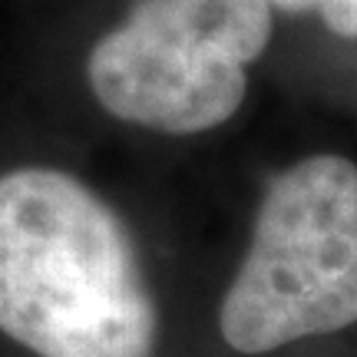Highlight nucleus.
Returning a JSON list of instances; mask_svg holds the SVG:
<instances>
[{"label": "nucleus", "instance_id": "nucleus-3", "mask_svg": "<svg viewBox=\"0 0 357 357\" xmlns=\"http://www.w3.org/2000/svg\"><path fill=\"white\" fill-rule=\"evenodd\" d=\"M268 40V0H139L93 47L86 79L116 119L192 136L235 116Z\"/></svg>", "mask_w": 357, "mask_h": 357}, {"label": "nucleus", "instance_id": "nucleus-1", "mask_svg": "<svg viewBox=\"0 0 357 357\" xmlns=\"http://www.w3.org/2000/svg\"><path fill=\"white\" fill-rule=\"evenodd\" d=\"M0 331L37 357L155 351V305L126 225L70 172L0 176Z\"/></svg>", "mask_w": 357, "mask_h": 357}, {"label": "nucleus", "instance_id": "nucleus-2", "mask_svg": "<svg viewBox=\"0 0 357 357\" xmlns=\"http://www.w3.org/2000/svg\"><path fill=\"white\" fill-rule=\"evenodd\" d=\"M357 321V166L311 155L261 199L252 248L218 328L242 354H268Z\"/></svg>", "mask_w": 357, "mask_h": 357}, {"label": "nucleus", "instance_id": "nucleus-4", "mask_svg": "<svg viewBox=\"0 0 357 357\" xmlns=\"http://www.w3.org/2000/svg\"><path fill=\"white\" fill-rule=\"evenodd\" d=\"M281 10H318L321 20L337 37H357V0H268Z\"/></svg>", "mask_w": 357, "mask_h": 357}]
</instances>
